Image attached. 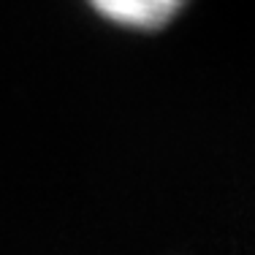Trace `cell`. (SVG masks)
<instances>
[{"instance_id": "cell-1", "label": "cell", "mask_w": 255, "mask_h": 255, "mask_svg": "<svg viewBox=\"0 0 255 255\" xmlns=\"http://www.w3.org/2000/svg\"><path fill=\"white\" fill-rule=\"evenodd\" d=\"M93 8L109 22L123 27H160L182 8L185 0H90Z\"/></svg>"}]
</instances>
